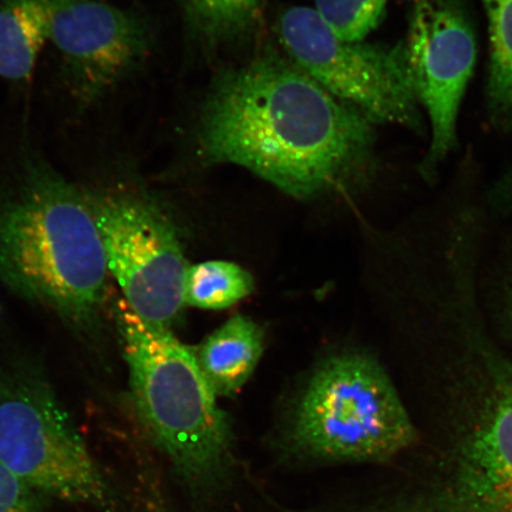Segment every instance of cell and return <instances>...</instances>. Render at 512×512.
<instances>
[{"mask_svg":"<svg viewBox=\"0 0 512 512\" xmlns=\"http://www.w3.org/2000/svg\"><path fill=\"white\" fill-rule=\"evenodd\" d=\"M114 317L140 426L192 496L217 494L233 475V434L194 349L146 323L124 300Z\"/></svg>","mask_w":512,"mask_h":512,"instance_id":"3","label":"cell"},{"mask_svg":"<svg viewBox=\"0 0 512 512\" xmlns=\"http://www.w3.org/2000/svg\"><path fill=\"white\" fill-rule=\"evenodd\" d=\"M191 27L209 42L228 41L253 27L267 0H182Z\"/></svg>","mask_w":512,"mask_h":512,"instance_id":"15","label":"cell"},{"mask_svg":"<svg viewBox=\"0 0 512 512\" xmlns=\"http://www.w3.org/2000/svg\"><path fill=\"white\" fill-rule=\"evenodd\" d=\"M196 362L217 398L238 394L264 352V331L253 319L234 316L194 349Z\"/></svg>","mask_w":512,"mask_h":512,"instance_id":"11","label":"cell"},{"mask_svg":"<svg viewBox=\"0 0 512 512\" xmlns=\"http://www.w3.org/2000/svg\"><path fill=\"white\" fill-rule=\"evenodd\" d=\"M43 497L0 462V512H46Z\"/></svg>","mask_w":512,"mask_h":512,"instance_id":"18","label":"cell"},{"mask_svg":"<svg viewBox=\"0 0 512 512\" xmlns=\"http://www.w3.org/2000/svg\"><path fill=\"white\" fill-rule=\"evenodd\" d=\"M253 291V277L245 268L229 261H207L188 267L184 304L204 310H223Z\"/></svg>","mask_w":512,"mask_h":512,"instance_id":"14","label":"cell"},{"mask_svg":"<svg viewBox=\"0 0 512 512\" xmlns=\"http://www.w3.org/2000/svg\"><path fill=\"white\" fill-rule=\"evenodd\" d=\"M279 34L290 60L336 98L375 124L424 131L405 41L395 46L343 41L306 6L281 15Z\"/></svg>","mask_w":512,"mask_h":512,"instance_id":"7","label":"cell"},{"mask_svg":"<svg viewBox=\"0 0 512 512\" xmlns=\"http://www.w3.org/2000/svg\"><path fill=\"white\" fill-rule=\"evenodd\" d=\"M47 42V0H0V78L28 81Z\"/></svg>","mask_w":512,"mask_h":512,"instance_id":"12","label":"cell"},{"mask_svg":"<svg viewBox=\"0 0 512 512\" xmlns=\"http://www.w3.org/2000/svg\"><path fill=\"white\" fill-rule=\"evenodd\" d=\"M489 23L486 108L499 130L512 132V0H480Z\"/></svg>","mask_w":512,"mask_h":512,"instance_id":"13","label":"cell"},{"mask_svg":"<svg viewBox=\"0 0 512 512\" xmlns=\"http://www.w3.org/2000/svg\"><path fill=\"white\" fill-rule=\"evenodd\" d=\"M418 428L379 360L348 351L324 362L294 407L286 446L322 463H375L405 451Z\"/></svg>","mask_w":512,"mask_h":512,"instance_id":"4","label":"cell"},{"mask_svg":"<svg viewBox=\"0 0 512 512\" xmlns=\"http://www.w3.org/2000/svg\"><path fill=\"white\" fill-rule=\"evenodd\" d=\"M80 187L124 302L146 323L171 330L185 305L189 267L174 222L155 198L130 183L113 179Z\"/></svg>","mask_w":512,"mask_h":512,"instance_id":"6","label":"cell"},{"mask_svg":"<svg viewBox=\"0 0 512 512\" xmlns=\"http://www.w3.org/2000/svg\"><path fill=\"white\" fill-rule=\"evenodd\" d=\"M49 42L72 98L87 108L105 98L149 53L144 19L104 0H47Z\"/></svg>","mask_w":512,"mask_h":512,"instance_id":"9","label":"cell"},{"mask_svg":"<svg viewBox=\"0 0 512 512\" xmlns=\"http://www.w3.org/2000/svg\"><path fill=\"white\" fill-rule=\"evenodd\" d=\"M458 512H512V408L450 432Z\"/></svg>","mask_w":512,"mask_h":512,"instance_id":"10","label":"cell"},{"mask_svg":"<svg viewBox=\"0 0 512 512\" xmlns=\"http://www.w3.org/2000/svg\"><path fill=\"white\" fill-rule=\"evenodd\" d=\"M108 272L80 184L30 153L0 188V283L79 336L100 335Z\"/></svg>","mask_w":512,"mask_h":512,"instance_id":"2","label":"cell"},{"mask_svg":"<svg viewBox=\"0 0 512 512\" xmlns=\"http://www.w3.org/2000/svg\"><path fill=\"white\" fill-rule=\"evenodd\" d=\"M315 10L335 35L347 42H361L377 28L387 0H315Z\"/></svg>","mask_w":512,"mask_h":512,"instance_id":"16","label":"cell"},{"mask_svg":"<svg viewBox=\"0 0 512 512\" xmlns=\"http://www.w3.org/2000/svg\"><path fill=\"white\" fill-rule=\"evenodd\" d=\"M0 462L44 497L106 508L113 491L37 362L0 363Z\"/></svg>","mask_w":512,"mask_h":512,"instance_id":"5","label":"cell"},{"mask_svg":"<svg viewBox=\"0 0 512 512\" xmlns=\"http://www.w3.org/2000/svg\"><path fill=\"white\" fill-rule=\"evenodd\" d=\"M489 268L485 283V292L479 296L486 317L491 326H495L496 336L512 343V243L497 255L495 265Z\"/></svg>","mask_w":512,"mask_h":512,"instance_id":"17","label":"cell"},{"mask_svg":"<svg viewBox=\"0 0 512 512\" xmlns=\"http://www.w3.org/2000/svg\"><path fill=\"white\" fill-rule=\"evenodd\" d=\"M405 44L415 94L432 132L419 171L433 181L457 145L460 106L476 66V37L465 0H414Z\"/></svg>","mask_w":512,"mask_h":512,"instance_id":"8","label":"cell"},{"mask_svg":"<svg viewBox=\"0 0 512 512\" xmlns=\"http://www.w3.org/2000/svg\"><path fill=\"white\" fill-rule=\"evenodd\" d=\"M374 125L291 60L265 55L217 76L200 145L208 162L241 166L307 200L370 174Z\"/></svg>","mask_w":512,"mask_h":512,"instance_id":"1","label":"cell"}]
</instances>
